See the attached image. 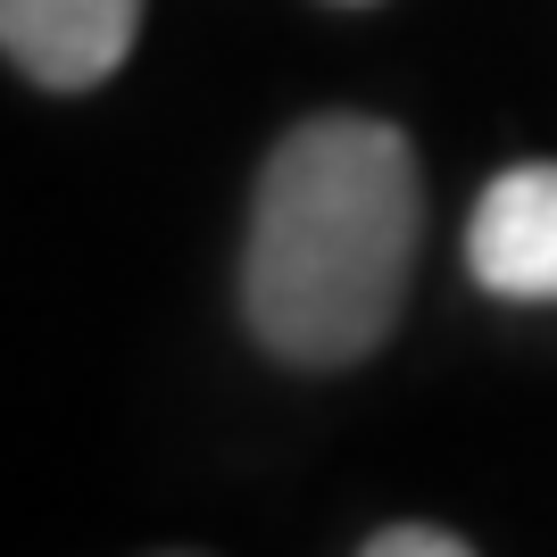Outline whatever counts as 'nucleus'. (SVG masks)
<instances>
[{
	"label": "nucleus",
	"instance_id": "obj_1",
	"mask_svg": "<svg viewBox=\"0 0 557 557\" xmlns=\"http://www.w3.org/2000/svg\"><path fill=\"white\" fill-rule=\"evenodd\" d=\"M424 184L417 150L383 116H308L275 141L250 200L242 317L292 367H358L417 267Z\"/></svg>",
	"mask_w": 557,
	"mask_h": 557
},
{
	"label": "nucleus",
	"instance_id": "obj_3",
	"mask_svg": "<svg viewBox=\"0 0 557 557\" xmlns=\"http://www.w3.org/2000/svg\"><path fill=\"white\" fill-rule=\"evenodd\" d=\"M466 267L499 300H557V166H508L474 200L466 225Z\"/></svg>",
	"mask_w": 557,
	"mask_h": 557
},
{
	"label": "nucleus",
	"instance_id": "obj_2",
	"mask_svg": "<svg viewBox=\"0 0 557 557\" xmlns=\"http://www.w3.org/2000/svg\"><path fill=\"white\" fill-rule=\"evenodd\" d=\"M141 34V0H0V50L42 92H92L125 67Z\"/></svg>",
	"mask_w": 557,
	"mask_h": 557
},
{
	"label": "nucleus",
	"instance_id": "obj_4",
	"mask_svg": "<svg viewBox=\"0 0 557 557\" xmlns=\"http://www.w3.org/2000/svg\"><path fill=\"white\" fill-rule=\"evenodd\" d=\"M367 557H474L458 533H442V524H392V533H374Z\"/></svg>",
	"mask_w": 557,
	"mask_h": 557
}]
</instances>
